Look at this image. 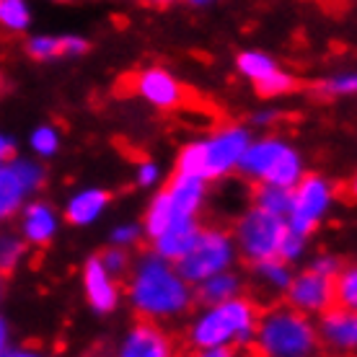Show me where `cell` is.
<instances>
[{
    "mask_svg": "<svg viewBox=\"0 0 357 357\" xmlns=\"http://www.w3.org/2000/svg\"><path fill=\"white\" fill-rule=\"evenodd\" d=\"M125 298L143 321H174L197 303L195 285L178 272L174 261L148 251L127 275Z\"/></svg>",
    "mask_w": 357,
    "mask_h": 357,
    "instance_id": "1",
    "label": "cell"
},
{
    "mask_svg": "<svg viewBox=\"0 0 357 357\" xmlns=\"http://www.w3.org/2000/svg\"><path fill=\"white\" fill-rule=\"evenodd\" d=\"M261 311L246 295L218 305H199L187 326L192 349H243L257 340Z\"/></svg>",
    "mask_w": 357,
    "mask_h": 357,
    "instance_id": "2",
    "label": "cell"
},
{
    "mask_svg": "<svg viewBox=\"0 0 357 357\" xmlns=\"http://www.w3.org/2000/svg\"><path fill=\"white\" fill-rule=\"evenodd\" d=\"M249 127L243 125H225L213 130L210 135L187 143L176 155L178 174H192L205 181H218V178L231 176L238 171L243 155L251 145Z\"/></svg>",
    "mask_w": 357,
    "mask_h": 357,
    "instance_id": "3",
    "label": "cell"
},
{
    "mask_svg": "<svg viewBox=\"0 0 357 357\" xmlns=\"http://www.w3.org/2000/svg\"><path fill=\"white\" fill-rule=\"evenodd\" d=\"M251 347L257 357H316L321 349L319 324L287 303L269 305L261 311Z\"/></svg>",
    "mask_w": 357,
    "mask_h": 357,
    "instance_id": "4",
    "label": "cell"
},
{
    "mask_svg": "<svg viewBox=\"0 0 357 357\" xmlns=\"http://www.w3.org/2000/svg\"><path fill=\"white\" fill-rule=\"evenodd\" d=\"M238 171L254 184H277L285 189H295L308 176L301 153L275 135L254 137Z\"/></svg>",
    "mask_w": 357,
    "mask_h": 357,
    "instance_id": "5",
    "label": "cell"
},
{
    "mask_svg": "<svg viewBox=\"0 0 357 357\" xmlns=\"http://www.w3.org/2000/svg\"><path fill=\"white\" fill-rule=\"evenodd\" d=\"M287 231H290L287 218L264 213V210L251 205L236 220L233 241H236L238 254H241L243 259L249 261V264H257V261H267L280 257V249H282Z\"/></svg>",
    "mask_w": 357,
    "mask_h": 357,
    "instance_id": "6",
    "label": "cell"
},
{
    "mask_svg": "<svg viewBox=\"0 0 357 357\" xmlns=\"http://www.w3.org/2000/svg\"><path fill=\"white\" fill-rule=\"evenodd\" d=\"M236 259H238V246L233 241V233L220 231V228H202L192 251L176 267L187 277V282L197 287L210 277L233 269Z\"/></svg>",
    "mask_w": 357,
    "mask_h": 357,
    "instance_id": "7",
    "label": "cell"
},
{
    "mask_svg": "<svg viewBox=\"0 0 357 357\" xmlns=\"http://www.w3.org/2000/svg\"><path fill=\"white\" fill-rule=\"evenodd\" d=\"M45 166L34 158L16 155L0 163V218L8 220L36 199V192L45 187Z\"/></svg>",
    "mask_w": 357,
    "mask_h": 357,
    "instance_id": "8",
    "label": "cell"
},
{
    "mask_svg": "<svg viewBox=\"0 0 357 357\" xmlns=\"http://www.w3.org/2000/svg\"><path fill=\"white\" fill-rule=\"evenodd\" d=\"M334 205V187L329 178L319 176V174H308V176L293 189V207L287 213V225L290 231L311 236L321 220L329 215Z\"/></svg>",
    "mask_w": 357,
    "mask_h": 357,
    "instance_id": "9",
    "label": "cell"
},
{
    "mask_svg": "<svg viewBox=\"0 0 357 357\" xmlns=\"http://www.w3.org/2000/svg\"><path fill=\"white\" fill-rule=\"evenodd\" d=\"M285 303L293 305L295 311L305 313L311 319H321L324 313L337 305V287L331 277H324L313 269L295 272L293 282L285 293Z\"/></svg>",
    "mask_w": 357,
    "mask_h": 357,
    "instance_id": "10",
    "label": "cell"
},
{
    "mask_svg": "<svg viewBox=\"0 0 357 357\" xmlns=\"http://www.w3.org/2000/svg\"><path fill=\"white\" fill-rule=\"evenodd\" d=\"M112 357H176V344L161 324L140 319L119 337Z\"/></svg>",
    "mask_w": 357,
    "mask_h": 357,
    "instance_id": "11",
    "label": "cell"
},
{
    "mask_svg": "<svg viewBox=\"0 0 357 357\" xmlns=\"http://www.w3.org/2000/svg\"><path fill=\"white\" fill-rule=\"evenodd\" d=\"M81 282H83V295H86V301H89L93 313L109 316V313H114L119 308V303H122L119 280L104 267V261H101L98 254L86 259L81 272Z\"/></svg>",
    "mask_w": 357,
    "mask_h": 357,
    "instance_id": "12",
    "label": "cell"
},
{
    "mask_svg": "<svg viewBox=\"0 0 357 357\" xmlns=\"http://www.w3.org/2000/svg\"><path fill=\"white\" fill-rule=\"evenodd\" d=\"M316 324L324 352L331 357H357V311L334 305Z\"/></svg>",
    "mask_w": 357,
    "mask_h": 357,
    "instance_id": "13",
    "label": "cell"
},
{
    "mask_svg": "<svg viewBox=\"0 0 357 357\" xmlns=\"http://www.w3.org/2000/svg\"><path fill=\"white\" fill-rule=\"evenodd\" d=\"M135 93L155 109H176L184 101V89L176 75L158 65L143 68L135 75Z\"/></svg>",
    "mask_w": 357,
    "mask_h": 357,
    "instance_id": "14",
    "label": "cell"
},
{
    "mask_svg": "<svg viewBox=\"0 0 357 357\" xmlns=\"http://www.w3.org/2000/svg\"><path fill=\"white\" fill-rule=\"evenodd\" d=\"M57 231H60V215L45 199H31L18 213V236L29 246H47V243H52Z\"/></svg>",
    "mask_w": 357,
    "mask_h": 357,
    "instance_id": "15",
    "label": "cell"
},
{
    "mask_svg": "<svg viewBox=\"0 0 357 357\" xmlns=\"http://www.w3.org/2000/svg\"><path fill=\"white\" fill-rule=\"evenodd\" d=\"M178 220H197L207 202V181L192 174H174L163 187Z\"/></svg>",
    "mask_w": 357,
    "mask_h": 357,
    "instance_id": "16",
    "label": "cell"
},
{
    "mask_svg": "<svg viewBox=\"0 0 357 357\" xmlns=\"http://www.w3.org/2000/svg\"><path fill=\"white\" fill-rule=\"evenodd\" d=\"M107 207H109V192H104V189L98 187H86L68 197L63 215L70 225L86 228V225L96 223L98 218L107 213Z\"/></svg>",
    "mask_w": 357,
    "mask_h": 357,
    "instance_id": "17",
    "label": "cell"
},
{
    "mask_svg": "<svg viewBox=\"0 0 357 357\" xmlns=\"http://www.w3.org/2000/svg\"><path fill=\"white\" fill-rule=\"evenodd\" d=\"M199 233H202V225L197 223V220L176 223V225H171L166 233H161L155 241H151V246H153L151 251H155L163 259L178 264V261L192 251V246H195L197 238H199Z\"/></svg>",
    "mask_w": 357,
    "mask_h": 357,
    "instance_id": "18",
    "label": "cell"
},
{
    "mask_svg": "<svg viewBox=\"0 0 357 357\" xmlns=\"http://www.w3.org/2000/svg\"><path fill=\"white\" fill-rule=\"evenodd\" d=\"M195 295L199 305H218V303H225V301H233V298L243 295V277L236 269L220 272V275L199 282L195 287Z\"/></svg>",
    "mask_w": 357,
    "mask_h": 357,
    "instance_id": "19",
    "label": "cell"
},
{
    "mask_svg": "<svg viewBox=\"0 0 357 357\" xmlns=\"http://www.w3.org/2000/svg\"><path fill=\"white\" fill-rule=\"evenodd\" d=\"M251 275H254V282L259 287H264L267 293L285 295L290 282H293L295 272H293V264H287V261H282L277 257V259L251 264Z\"/></svg>",
    "mask_w": 357,
    "mask_h": 357,
    "instance_id": "20",
    "label": "cell"
},
{
    "mask_svg": "<svg viewBox=\"0 0 357 357\" xmlns=\"http://www.w3.org/2000/svg\"><path fill=\"white\" fill-rule=\"evenodd\" d=\"M251 205L264 210V213L287 218L293 207V189L277 187V184H254L251 187Z\"/></svg>",
    "mask_w": 357,
    "mask_h": 357,
    "instance_id": "21",
    "label": "cell"
},
{
    "mask_svg": "<svg viewBox=\"0 0 357 357\" xmlns=\"http://www.w3.org/2000/svg\"><path fill=\"white\" fill-rule=\"evenodd\" d=\"M236 68L241 73L246 81L254 83V89L264 83L269 75H275L280 68H277L275 57L267 52H261V50H243L238 57H236Z\"/></svg>",
    "mask_w": 357,
    "mask_h": 357,
    "instance_id": "22",
    "label": "cell"
},
{
    "mask_svg": "<svg viewBox=\"0 0 357 357\" xmlns=\"http://www.w3.org/2000/svg\"><path fill=\"white\" fill-rule=\"evenodd\" d=\"M24 50L36 63H52L57 57H65V39L63 34H34L26 39Z\"/></svg>",
    "mask_w": 357,
    "mask_h": 357,
    "instance_id": "23",
    "label": "cell"
},
{
    "mask_svg": "<svg viewBox=\"0 0 357 357\" xmlns=\"http://www.w3.org/2000/svg\"><path fill=\"white\" fill-rule=\"evenodd\" d=\"M0 26L10 34H24L31 26L29 0H0Z\"/></svg>",
    "mask_w": 357,
    "mask_h": 357,
    "instance_id": "24",
    "label": "cell"
},
{
    "mask_svg": "<svg viewBox=\"0 0 357 357\" xmlns=\"http://www.w3.org/2000/svg\"><path fill=\"white\" fill-rule=\"evenodd\" d=\"M29 148L39 158H52L60 151V130L52 125H39L29 132Z\"/></svg>",
    "mask_w": 357,
    "mask_h": 357,
    "instance_id": "25",
    "label": "cell"
},
{
    "mask_svg": "<svg viewBox=\"0 0 357 357\" xmlns=\"http://www.w3.org/2000/svg\"><path fill=\"white\" fill-rule=\"evenodd\" d=\"M26 249H29V243L24 241L18 233H6V236L0 238V269H3L6 275L13 272V269L24 261Z\"/></svg>",
    "mask_w": 357,
    "mask_h": 357,
    "instance_id": "26",
    "label": "cell"
},
{
    "mask_svg": "<svg viewBox=\"0 0 357 357\" xmlns=\"http://www.w3.org/2000/svg\"><path fill=\"white\" fill-rule=\"evenodd\" d=\"M319 91L324 96L331 98H342V96H355L357 93V70H340L326 75L321 83H319Z\"/></svg>",
    "mask_w": 357,
    "mask_h": 357,
    "instance_id": "27",
    "label": "cell"
},
{
    "mask_svg": "<svg viewBox=\"0 0 357 357\" xmlns=\"http://www.w3.org/2000/svg\"><path fill=\"white\" fill-rule=\"evenodd\" d=\"M334 287H337V305L357 311V264H347L342 269L334 280Z\"/></svg>",
    "mask_w": 357,
    "mask_h": 357,
    "instance_id": "28",
    "label": "cell"
},
{
    "mask_svg": "<svg viewBox=\"0 0 357 357\" xmlns=\"http://www.w3.org/2000/svg\"><path fill=\"white\" fill-rule=\"evenodd\" d=\"M98 257H101L104 267H107L109 272L116 277V280L132 272V259H130L127 249H122V246H109V249H104Z\"/></svg>",
    "mask_w": 357,
    "mask_h": 357,
    "instance_id": "29",
    "label": "cell"
},
{
    "mask_svg": "<svg viewBox=\"0 0 357 357\" xmlns=\"http://www.w3.org/2000/svg\"><path fill=\"white\" fill-rule=\"evenodd\" d=\"M308 238H311V236L287 231L285 241H282V249H280V259L287 261V264H295V261H301L305 254H308Z\"/></svg>",
    "mask_w": 357,
    "mask_h": 357,
    "instance_id": "30",
    "label": "cell"
},
{
    "mask_svg": "<svg viewBox=\"0 0 357 357\" xmlns=\"http://www.w3.org/2000/svg\"><path fill=\"white\" fill-rule=\"evenodd\" d=\"M293 89H295V78L287 70H282V68H280L275 75H269L264 83H259V86H257V91H259L261 96H267V98L285 96V93H290Z\"/></svg>",
    "mask_w": 357,
    "mask_h": 357,
    "instance_id": "31",
    "label": "cell"
},
{
    "mask_svg": "<svg viewBox=\"0 0 357 357\" xmlns=\"http://www.w3.org/2000/svg\"><path fill=\"white\" fill-rule=\"evenodd\" d=\"M143 238H145L143 223H119L112 231V236H109L112 246H122V249H130V246L140 243Z\"/></svg>",
    "mask_w": 357,
    "mask_h": 357,
    "instance_id": "32",
    "label": "cell"
},
{
    "mask_svg": "<svg viewBox=\"0 0 357 357\" xmlns=\"http://www.w3.org/2000/svg\"><path fill=\"white\" fill-rule=\"evenodd\" d=\"M308 269H313V272H319V275H324V277L337 280V275L344 269V264H342V259L334 257V254H316V257L308 261Z\"/></svg>",
    "mask_w": 357,
    "mask_h": 357,
    "instance_id": "33",
    "label": "cell"
},
{
    "mask_svg": "<svg viewBox=\"0 0 357 357\" xmlns=\"http://www.w3.org/2000/svg\"><path fill=\"white\" fill-rule=\"evenodd\" d=\"M135 181H137V187L143 189L158 187L161 184V166L153 161H140L137 169H135Z\"/></svg>",
    "mask_w": 357,
    "mask_h": 357,
    "instance_id": "34",
    "label": "cell"
},
{
    "mask_svg": "<svg viewBox=\"0 0 357 357\" xmlns=\"http://www.w3.org/2000/svg\"><path fill=\"white\" fill-rule=\"evenodd\" d=\"M277 119H280V112H277V109H272V107H261V109H257V112L251 114V122H254V125H259V127L275 125Z\"/></svg>",
    "mask_w": 357,
    "mask_h": 357,
    "instance_id": "35",
    "label": "cell"
},
{
    "mask_svg": "<svg viewBox=\"0 0 357 357\" xmlns=\"http://www.w3.org/2000/svg\"><path fill=\"white\" fill-rule=\"evenodd\" d=\"M18 155V140L13 135H0V161H10Z\"/></svg>",
    "mask_w": 357,
    "mask_h": 357,
    "instance_id": "36",
    "label": "cell"
},
{
    "mask_svg": "<svg viewBox=\"0 0 357 357\" xmlns=\"http://www.w3.org/2000/svg\"><path fill=\"white\" fill-rule=\"evenodd\" d=\"M0 357H52L42 352V349H34V347H16V344H10L0 352Z\"/></svg>",
    "mask_w": 357,
    "mask_h": 357,
    "instance_id": "37",
    "label": "cell"
},
{
    "mask_svg": "<svg viewBox=\"0 0 357 357\" xmlns=\"http://www.w3.org/2000/svg\"><path fill=\"white\" fill-rule=\"evenodd\" d=\"M189 357H241L238 349H192Z\"/></svg>",
    "mask_w": 357,
    "mask_h": 357,
    "instance_id": "38",
    "label": "cell"
},
{
    "mask_svg": "<svg viewBox=\"0 0 357 357\" xmlns=\"http://www.w3.org/2000/svg\"><path fill=\"white\" fill-rule=\"evenodd\" d=\"M0 347H10V324L8 319H0Z\"/></svg>",
    "mask_w": 357,
    "mask_h": 357,
    "instance_id": "39",
    "label": "cell"
},
{
    "mask_svg": "<svg viewBox=\"0 0 357 357\" xmlns=\"http://www.w3.org/2000/svg\"><path fill=\"white\" fill-rule=\"evenodd\" d=\"M145 6H151V8H169V6H174L176 0H143Z\"/></svg>",
    "mask_w": 357,
    "mask_h": 357,
    "instance_id": "40",
    "label": "cell"
},
{
    "mask_svg": "<svg viewBox=\"0 0 357 357\" xmlns=\"http://www.w3.org/2000/svg\"><path fill=\"white\" fill-rule=\"evenodd\" d=\"M184 3L195 6V8H202V6H210V3H215V0H184Z\"/></svg>",
    "mask_w": 357,
    "mask_h": 357,
    "instance_id": "41",
    "label": "cell"
},
{
    "mask_svg": "<svg viewBox=\"0 0 357 357\" xmlns=\"http://www.w3.org/2000/svg\"><path fill=\"white\" fill-rule=\"evenodd\" d=\"M349 195H352L357 199V176L352 178V181H349Z\"/></svg>",
    "mask_w": 357,
    "mask_h": 357,
    "instance_id": "42",
    "label": "cell"
}]
</instances>
